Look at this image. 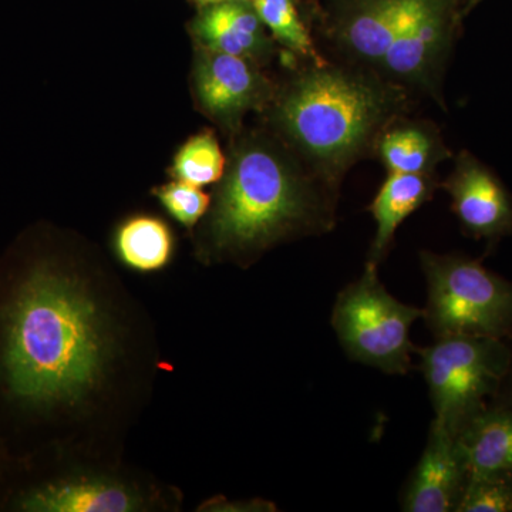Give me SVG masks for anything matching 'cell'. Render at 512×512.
<instances>
[{"instance_id": "cell-1", "label": "cell", "mask_w": 512, "mask_h": 512, "mask_svg": "<svg viewBox=\"0 0 512 512\" xmlns=\"http://www.w3.org/2000/svg\"><path fill=\"white\" fill-rule=\"evenodd\" d=\"M96 306L70 276L39 266L6 312L3 367L25 402H72L92 389L106 360Z\"/></svg>"}, {"instance_id": "cell-2", "label": "cell", "mask_w": 512, "mask_h": 512, "mask_svg": "<svg viewBox=\"0 0 512 512\" xmlns=\"http://www.w3.org/2000/svg\"><path fill=\"white\" fill-rule=\"evenodd\" d=\"M407 90L363 67L312 63L276 104L289 141L333 188L406 110Z\"/></svg>"}, {"instance_id": "cell-3", "label": "cell", "mask_w": 512, "mask_h": 512, "mask_svg": "<svg viewBox=\"0 0 512 512\" xmlns=\"http://www.w3.org/2000/svg\"><path fill=\"white\" fill-rule=\"evenodd\" d=\"M332 190L275 147L249 141L232 156L212 212L215 245L251 252L286 235L329 231L335 220Z\"/></svg>"}, {"instance_id": "cell-4", "label": "cell", "mask_w": 512, "mask_h": 512, "mask_svg": "<svg viewBox=\"0 0 512 512\" xmlns=\"http://www.w3.org/2000/svg\"><path fill=\"white\" fill-rule=\"evenodd\" d=\"M429 299L423 318L436 338L504 339L512 332V282L464 255L421 252Z\"/></svg>"}, {"instance_id": "cell-5", "label": "cell", "mask_w": 512, "mask_h": 512, "mask_svg": "<svg viewBox=\"0 0 512 512\" xmlns=\"http://www.w3.org/2000/svg\"><path fill=\"white\" fill-rule=\"evenodd\" d=\"M414 352L429 384L434 423L454 434L485 409L510 375L512 352L503 339L443 336Z\"/></svg>"}, {"instance_id": "cell-6", "label": "cell", "mask_w": 512, "mask_h": 512, "mask_svg": "<svg viewBox=\"0 0 512 512\" xmlns=\"http://www.w3.org/2000/svg\"><path fill=\"white\" fill-rule=\"evenodd\" d=\"M423 318V309L397 301L384 289L377 265L339 293L332 325L350 359L389 375H406L414 346L410 329Z\"/></svg>"}, {"instance_id": "cell-7", "label": "cell", "mask_w": 512, "mask_h": 512, "mask_svg": "<svg viewBox=\"0 0 512 512\" xmlns=\"http://www.w3.org/2000/svg\"><path fill=\"white\" fill-rule=\"evenodd\" d=\"M463 19L461 0H409L377 73L407 92L417 90L439 99Z\"/></svg>"}, {"instance_id": "cell-8", "label": "cell", "mask_w": 512, "mask_h": 512, "mask_svg": "<svg viewBox=\"0 0 512 512\" xmlns=\"http://www.w3.org/2000/svg\"><path fill=\"white\" fill-rule=\"evenodd\" d=\"M451 210L470 237L497 244L512 234V197L490 167L470 151L457 154L443 184Z\"/></svg>"}, {"instance_id": "cell-9", "label": "cell", "mask_w": 512, "mask_h": 512, "mask_svg": "<svg viewBox=\"0 0 512 512\" xmlns=\"http://www.w3.org/2000/svg\"><path fill=\"white\" fill-rule=\"evenodd\" d=\"M409 0H325L323 23L350 62L377 73Z\"/></svg>"}, {"instance_id": "cell-10", "label": "cell", "mask_w": 512, "mask_h": 512, "mask_svg": "<svg viewBox=\"0 0 512 512\" xmlns=\"http://www.w3.org/2000/svg\"><path fill=\"white\" fill-rule=\"evenodd\" d=\"M468 480L457 434L431 424L429 441L403 494V511H457Z\"/></svg>"}, {"instance_id": "cell-11", "label": "cell", "mask_w": 512, "mask_h": 512, "mask_svg": "<svg viewBox=\"0 0 512 512\" xmlns=\"http://www.w3.org/2000/svg\"><path fill=\"white\" fill-rule=\"evenodd\" d=\"M195 82L204 110L225 123L238 121L268 97V83L252 60L214 50L202 55Z\"/></svg>"}, {"instance_id": "cell-12", "label": "cell", "mask_w": 512, "mask_h": 512, "mask_svg": "<svg viewBox=\"0 0 512 512\" xmlns=\"http://www.w3.org/2000/svg\"><path fill=\"white\" fill-rule=\"evenodd\" d=\"M192 32L205 49L254 62L271 52V39L251 0H225L202 6Z\"/></svg>"}, {"instance_id": "cell-13", "label": "cell", "mask_w": 512, "mask_h": 512, "mask_svg": "<svg viewBox=\"0 0 512 512\" xmlns=\"http://www.w3.org/2000/svg\"><path fill=\"white\" fill-rule=\"evenodd\" d=\"M138 505L137 495L123 485L90 478L45 485L22 501L23 510L42 512H123Z\"/></svg>"}, {"instance_id": "cell-14", "label": "cell", "mask_w": 512, "mask_h": 512, "mask_svg": "<svg viewBox=\"0 0 512 512\" xmlns=\"http://www.w3.org/2000/svg\"><path fill=\"white\" fill-rule=\"evenodd\" d=\"M433 174H389L377 192L369 211L376 222L375 239L370 249V264L379 265L397 228L433 195Z\"/></svg>"}, {"instance_id": "cell-15", "label": "cell", "mask_w": 512, "mask_h": 512, "mask_svg": "<svg viewBox=\"0 0 512 512\" xmlns=\"http://www.w3.org/2000/svg\"><path fill=\"white\" fill-rule=\"evenodd\" d=\"M376 154L389 174H433L451 151L433 127L396 120L383 131Z\"/></svg>"}, {"instance_id": "cell-16", "label": "cell", "mask_w": 512, "mask_h": 512, "mask_svg": "<svg viewBox=\"0 0 512 512\" xmlns=\"http://www.w3.org/2000/svg\"><path fill=\"white\" fill-rule=\"evenodd\" d=\"M457 439L468 476L512 471V407H485L460 430Z\"/></svg>"}, {"instance_id": "cell-17", "label": "cell", "mask_w": 512, "mask_h": 512, "mask_svg": "<svg viewBox=\"0 0 512 512\" xmlns=\"http://www.w3.org/2000/svg\"><path fill=\"white\" fill-rule=\"evenodd\" d=\"M117 251L128 266L138 271L163 268L173 251L170 229L156 218H133L117 234Z\"/></svg>"}, {"instance_id": "cell-18", "label": "cell", "mask_w": 512, "mask_h": 512, "mask_svg": "<svg viewBox=\"0 0 512 512\" xmlns=\"http://www.w3.org/2000/svg\"><path fill=\"white\" fill-rule=\"evenodd\" d=\"M259 19L271 35L296 55L311 60L312 63H325L301 13L296 0H251Z\"/></svg>"}, {"instance_id": "cell-19", "label": "cell", "mask_w": 512, "mask_h": 512, "mask_svg": "<svg viewBox=\"0 0 512 512\" xmlns=\"http://www.w3.org/2000/svg\"><path fill=\"white\" fill-rule=\"evenodd\" d=\"M173 174L178 181L195 187L220 181L225 174V157L217 138L211 133L190 138L175 156Z\"/></svg>"}, {"instance_id": "cell-20", "label": "cell", "mask_w": 512, "mask_h": 512, "mask_svg": "<svg viewBox=\"0 0 512 512\" xmlns=\"http://www.w3.org/2000/svg\"><path fill=\"white\" fill-rule=\"evenodd\" d=\"M456 512H512V471L468 476Z\"/></svg>"}, {"instance_id": "cell-21", "label": "cell", "mask_w": 512, "mask_h": 512, "mask_svg": "<svg viewBox=\"0 0 512 512\" xmlns=\"http://www.w3.org/2000/svg\"><path fill=\"white\" fill-rule=\"evenodd\" d=\"M156 194L165 210L185 227L197 224L211 202L210 195L205 194L201 187L178 180L158 188Z\"/></svg>"}, {"instance_id": "cell-22", "label": "cell", "mask_w": 512, "mask_h": 512, "mask_svg": "<svg viewBox=\"0 0 512 512\" xmlns=\"http://www.w3.org/2000/svg\"><path fill=\"white\" fill-rule=\"evenodd\" d=\"M483 2L484 0H461V10H463L464 18H467V16Z\"/></svg>"}, {"instance_id": "cell-23", "label": "cell", "mask_w": 512, "mask_h": 512, "mask_svg": "<svg viewBox=\"0 0 512 512\" xmlns=\"http://www.w3.org/2000/svg\"><path fill=\"white\" fill-rule=\"evenodd\" d=\"M191 2L195 3L198 8H202V6L212 5V3L225 2V0H191Z\"/></svg>"}, {"instance_id": "cell-24", "label": "cell", "mask_w": 512, "mask_h": 512, "mask_svg": "<svg viewBox=\"0 0 512 512\" xmlns=\"http://www.w3.org/2000/svg\"><path fill=\"white\" fill-rule=\"evenodd\" d=\"M510 375H511V380H512V363H511Z\"/></svg>"}]
</instances>
